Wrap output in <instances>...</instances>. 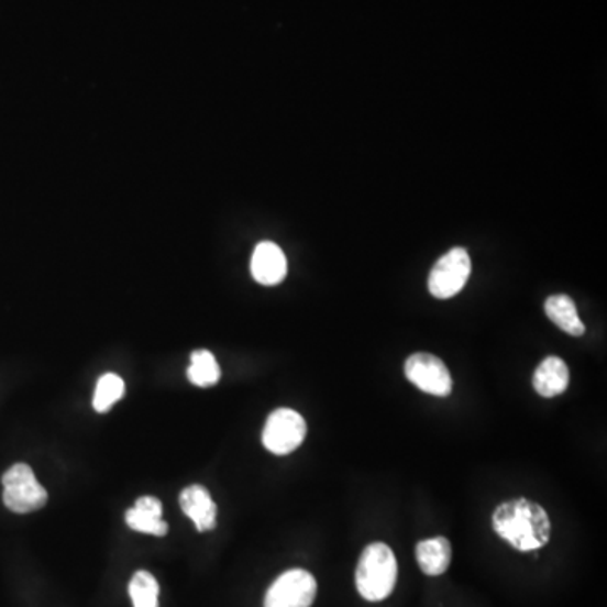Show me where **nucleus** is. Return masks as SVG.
Masks as SVG:
<instances>
[{
  "instance_id": "obj_12",
  "label": "nucleus",
  "mask_w": 607,
  "mask_h": 607,
  "mask_svg": "<svg viewBox=\"0 0 607 607\" xmlns=\"http://www.w3.org/2000/svg\"><path fill=\"white\" fill-rule=\"evenodd\" d=\"M417 562L420 571L430 577L442 575L448 571L452 561V547L444 537L422 540L416 549Z\"/></svg>"
},
{
  "instance_id": "obj_3",
  "label": "nucleus",
  "mask_w": 607,
  "mask_h": 607,
  "mask_svg": "<svg viewBox=\"0 0 607 607\" xmlns=\"http://www.w3.org/2000/svg\"><path fill=\"white\" fill-rule=\"evenodd\" d=\"M4 505L14 514H33L46 505L47 493L27 464H14L2 477Z\"/></svg>"
},
{
  "instance_id": "obj_14",
  "label": "nucleus",
  "mask_w": 607,
  "mask_h": 607,
  "mask_svg": "<svg viewBox=\"0 0 607 607\" xmlns=\"http://www.w3.org/2000/svg\"><path fill=\"white\" fill-rule=\"evenodd\" d=\"M221 369L214 354L208 350L195 351L191 354V365L188 368V378L199 388H210L220 382Z\"/></svg>"
},
{
  "instance_id": "obj_11",
  "label": "nucleus",
  "mask_w": 607,
  "mask_h": 607,
  "mask_svg": "<svg viewBox=\"0 0 607 607\" xmlns=\"http://www.w3.org/2000/svg\"><path fill=\"white\" fill-rule=\"evenodd\" d=\"M569 379H571V373L564 360L549 356L537 368L533 375V387L542 397L552 398L567 390Z\"/></svg>"
},
{
  "instance_id": "obj_10",
  "label": "nucleus",
  "mask_w": 607,
  "mask_h": 607,
  "mask_svg": "<svg viewBox=\"0 0 607 607\" xmlns=\"http://www.w3.org/2000/svg\"><path fill=\"white\" fill-rule=\"evenodd\" d=\"M126 525L132 530L147 533V536L164 537L167 533V523L163 520V505L159 499L144 496L135 501L134 508L125 514Z\"/></svg>"
},
{
  "instance_id": "obj_6",
  "label": "nucleus",
  "mask_w": 607,
  "mask_h": 607,
  "mask_svg": "<svg viewBox=\"0 0 607 607\" xmlns=\"http://www.w3.org/2000/svg\"><path fill=\"white\" fill-rule=\"evenodd\" d=\"M318 594L314 575L302 569L284 572L265 596V607H311Z\"/></svg>"
},
{
  "instance_id": "obj_4",
  "label": "nucleus",
  "mask_w": 607,
  "mask_h": 607,
  "mask_svg": "<svg viewBox=\"0 0 607 607\" xmlns=\"http://www.w3.org/2000/svg\"><path fill=\"white\" fill-rule=\"evenodd\" d=\"M471 275L470 253L464 249L449 250L429 275V290L435 299H451L466 286Z\"/></svg>"
},
{
  "instance_id": "obj_8",
  "label": "nucleus",
  "mask_w": 607,
  "mask_h": 607,
  "mask_svg": "<svg viewBox=\"0 0 607 607\" xmlns=\"http://www.w3.org/2000/svg\"><path fill=\"white\" fill-rule=\"evenodd\" d=\"M252 275L262 286H277L287 275V258L283 249L272 242L255 246L252 255Z\"/></svg>"
},
{
  "instance_id": "obj_7",
  "label": "nucleus",
  "mask_w": 607,
  "mask_h": 607,
  "mask_svg": "<svg viewBox=\"0 0 607 607\" xmlns=\"http://www.w3.org/2000/svg\"><path fill=\"white\" fill-rule=\"evenodd\" d=\"M405 376L419 390L435 397H448L452 391V376L441 358L430 353H416L405 362Z\"/></svg>"
},
{
  "instance_id": "obj_13",
  "label": "nucleus",
  "mask_w": 607,
  "mask_h": 607,
  "mask_svg": "<svg viewBox=\"0 0 607 607\" xmlns=\"http://www.w3.org/2000/svg\"><path fill=\"white\" fill-rule=\"evenodd\" d=\"M545 314L556 328H561L571 336H582L586 333V325L578 318L574 300L565 294H556L545 300Z\"/></svg>"
},
{
  "instance_id": "obj_9",
  "label": "nucleus",
  "mask_w": 607,
  "mask_h": 607,
  "mask_svg": "<svg viewBox=\"0 0 607 607\" xmlns=\"http://www.w3.org/2000/svg\"><path fill=\"white\" fill-rule=\"evenodd\" d=\"M179 503L186 517L191 518L198 531H210L217 527V505L207 488L199 485L188 486L183 489Z\"/></svg>"
},
{
  "instance_id": "obj_2",
  "label": "nucleus",
  "mask_w": 607,
  "mask_h": 607,
  "mask_svg": "<svg viewBox=\"0 0 607 607\" xmlns=\"http://www.w3.org/2000/svg\"><path fill=\"white\" fill-rule=\"evenodd\" d=\"M397 559L390 547L376 542L366 547L356 567V589L363 599L378 603L394 593L397 584Z\"/></svg>"
},
{
  "instance_id": "obj_15",
  "label": "nucleus",
  "mask_w": 607,
  "mask_h": 607,
  "mask_svg": "<svg viewBox=\"0 0 607 607\" xmlns=\"http://www.w3.org/2000/svg\"><path fill=\"white\" fill-rule=\"evenodd\" d=\"M134 607H159V584L145 571L135 572L129 586Z\"/></svg>"
},
{
  "instance_id": "obj_16",
  "label": "nucleus",
  "mask_w": 607,
  "mask_h": 607,
  "mask_svg": "<svg viewBox=\"0 0 607 607\" xmlns=\"http://www.w3.org/2000/svg\"><path fill=\"white\" fill-rule=\"evenodd\" d=\"M125 394V384L119 375L107 373L98 379L97 390L93 395V409L97 412L106 413L112 409L113 405Z\"/></svg>"
},
{
  "instance_id": "obj_1",
  "label": "nucleus",
  "mask_w": 607,
  "mask_h": 607,
  "mask_svg": "<svg viewBox=\"0 0 607 607\" xmlns=\"http://www.w3.org/2000/svg\"><path fill=\"white\" fill-rule=\"evenodd\" d=\"M493 528L520 552L542 549L550 540V518L539 503L527 498L501 503L493 514Z\"/></svg>"
},
{
  "instance_id": "obj_5",
  "label": "nucleus",
  "mask_w": 607,
  "mask_h": 607,
  "mask_svg": "<svg viewBox=\"0 0 607 607\" xmlns=\"http://www.w3.org/2000/svg\"><path fill=\"white\" fill-rule=\"evenodd\" d=\"M308 434V426L300 413L290 409H278L267 419L262 442L272 454L287 455L296 451Z\"/></svg>"
}]
</instances>
